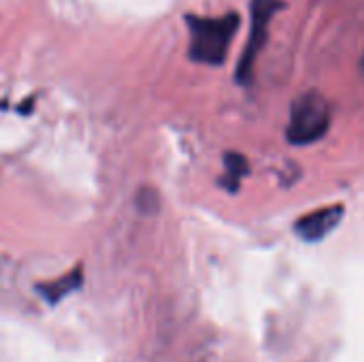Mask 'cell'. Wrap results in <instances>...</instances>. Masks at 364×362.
<instances>
[{
    "mask_svg": "<svg viewBox=\"0 0 364 362\" xmlns=\"http://www.w3.org/2000/svg\"><path fill=\"white\" fill-rule=\"evenodd\" d=\"M190 28V58L200 64L218 66L226 60L232 36L239 28V15L228 13L224 17H194L188 15Z\"/></svg>",
    "mask_w": 364,
    "mask_h": 362,
    "instance_id": "obj_1",
    "label": "cell"
},
{
    "mask_svg": "<svg viewBox=\"0 0 364 362\" xmlns=\"http://www.w3.org/2000/svg\"><path fill=\"white\" fill-rule=\"evenodd\" d=\"M331 126V105L318 92L301 94L290 111L286 137L292 145H309L320 141Z\"/></svg>",
    "mask_w": 364,
    "mask_h": 362,
    "instance_id": "obj_2",
    "label": "cell"
},
{
    "mask_svg": "<svg viewBox=\"0 0 364 362\" xmlns=\"http://www.w3.org/2000/svg\"><path fill=\"white\" fill-rule=\"evenodd\" d=\"M284 6V0H252V28L250 36L245 43V49L241 53V60L237 64V81L247 85L254 75V64L258 53L262 51L267 36H269V26L271 17Z\"/></svg>",
    "mask_w": 364,
    "mask_h": 362,
    "instance_id": "obj_3",
    "label": "cell"
},
{
    "mask_svg": "<svg viewBox=\"0 0 364 362\" xmlns=\"http://www.w3.org/2000/svg\"><path fill=\"white\" fill-rule=\"evenodd\" d=\"M346 215V209L343 205H331V207H324V209H318V211H311L307 215H303L294 230L301 239L314 243V241H322L324 237H328L343 220Z\"/></svg>",
    "mask_w": 364,
    "mask_h": 362,
    "instance_id": "obj_4",
    "label": "cell"
},
{
    "mask_svg": "<svg viewBox=\"0 0 364 362\" xmlns=\"http://www.w3.org/2000/svg\"><path fill=\"white\" fill-rule=\"evenodd\" d=\"M81 284H83V271H81V267H77V269H73L70 273H66V275H62V277H58V280H53V282L38 284L36 290H38V294H41L49 305H55V303H60L66 294H70V292H75L77 288H81Z\"/></svg>",
    "mask_w": 364,
    "mask_h": 362,
    "instance_id": "obj_5",
    "label": "cell"
},
{
    "mask_svg": "<svg viewBox=\"0 0 364 362\" xmlns=\"http://www.w3.org/2000/svg\"><path fill=\"white\" fill-rule=\"evenodd\" d=\"M224 164H226V177H224L220 183H222L228 192H237L239 179L247 175L250 164H247V160H245L241 154H226Z\"/></svg>",
    "mask_w": 364,
    "mask_h": 362,
    "instance_id": "obj_6",
    "label": "cell"
},
{
    "mask_svg": "<svg viewBox=\"0 0 364 362\" xmlns=\"http://www.w3.org/2000/svg\"><path fill=\"white\" fill-rule=\"evenodd\" d=\"M363 64H364V58H363Z\"/></svg>",
    "mask_w": 364,
    "mask_h": 362,
    "instance_id": "obj_7",
    "label": "cell"
}]
</instances>
